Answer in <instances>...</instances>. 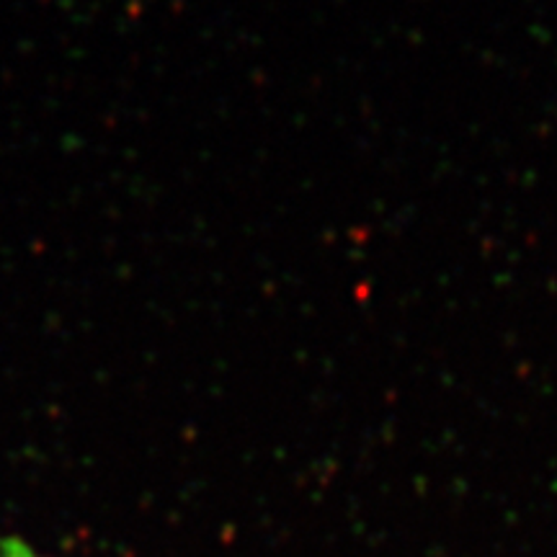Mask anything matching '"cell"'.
I'll return each mask as SVG.
<instances>
[{
	"instance_id": "6da1fadb",
	"label": "cell",
	"mask_w": 557,
	"mask_h": 557,
	"mask_svg": "<svg viewBox=\"0 0 557 557\" xmlns=\"http://www.w3.org/2000/svg\"><path fill=\"white\" fill-rule=\"evenodd\" d=\"M0 557H45V555H39L37 549H32L26 542H21L16 537H5L0 542Z\"/></svg>"
}]
</instances>
